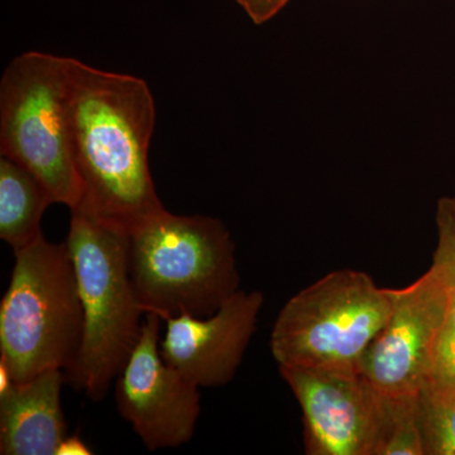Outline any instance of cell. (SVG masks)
<instances>
[{"instance_id": "obj_3", "label": "cell", "mask_w": 455, "mask_h": 455, "mask_svg": "<svg viewBox=\"0 0 455 455\" xmlns=\"http://www.w3.org/2000/svg\"><path fill=\"white\" fill-rule=\"evenodd\" d=\"M65 243L84 310L82 350L66 379L99 403L136 348L146 313L128 266L127 229L76 206Z\"/></svg>"}, {"instance_id": "obj_8", "label": "cell", "mask_w": 455, "mask_h": 455, "mask_svg": "<svg viewBox=\"0 0 455 455\" xmlns=\"http://www.w3.org/2000/svg\"><path fill=\"white\" fill-rule=\"evenodd\" d=\"M391 293L390 316L358 370L381 394H419L429 379L451 289L430 267L414 283Z\"/></svg>"}, {"instance_id": "obj_2", "label": "cell", "mask_w": 455, "mask_h": 455, "mask_svg": "<svg viewBox=\"0 0 455 455\" xmlns=\"http://www.w3.org/2000/svg\"><path fill=\"white\" fill-rule=\"evenodd\" d=\"M235 244L205 215L164 211L128 230V266L140 307L163 320L212 315L239 290Z\"/></svg>"}, {"instance_id": "obj_1", "label": "cell", "mask_w": 455, "mask_h": 455, "mask_svg": "<svg viewBox=\"0 0 455 455\" xmlns=\"http://www.w3.org/2000/svg\"><path fill=\"white\" fill-rule=\"evenodd\" d=\"M68 106L77 206L127 230L164 211L149 171L156 107L145 80L68 57Z\"/></svg>"}, {"instance_id": "obj_10", "label": "cell", "mask_w": 455, "mask_h": 455, "mask_svg": "<svg viewBox=\"0 0 455 455\" xmlns=\"http://www.w3.org/2000/svg\"><path fill=\"white\" fill-rule=\"evenodd\" d=\"M263 301L262 292L238 290L212 315L170 317L160 346L164 361L197 387L227 385L241 366Z\"/></svg>"}, {"instance_id": "obj_14", "label": "cell", "mask_w": 455, "mask_h": 455, "mask_svg": "<svg viewBox=\"0 0 455 455\" xmlns=\"http://www.w3.org/2000/svg\"><path fill=\"white\" fill-rule=\"evenodd\" d=\"M425 455H455V385L419 392Z\"/></svg>"}, {"instance_id": "obj_4", "label": "cell", "mask_w": 455, "mask_h": 455, "mask_svg": "<svg viewBox=\"0 0 455 455\" xmlns=\"http://www.w3.org/2000/svg\"><path fill=\"white\" fill-rule=\"evenodd\" d=\"M14 257L0 304V359L14 383L52 368L68 373L82 350L84 310L68 245L41 235Z\"/></svg>"}, {"instance_id": "obj_13", "label": "cell", "mask_w": 455, "mask_h": 455, "mask_svg": "<svg viewBox=\"0 0 455 455\" xmlns=\"http://www.w3.org/2000/svg\"><path fill=\"white\" fill-rule=\"evenodd\" d=\"M374 455H425L419 394H382V416Z\"/></svg>"}, {"instance_id": "obj_16", "label": "cell", "mask_w": 455, "mask_h": 455, "mask_svg": "<svg viewBox=\"0 0 455 455\" xmlns=\"http://www.w3.org/2000/svg\"><path fill=\"white\" fill-rule=\"evenodd\" d=\"M455 385V290H451L447 315L434 350L429 379L425 386ZM424 386V387H425ZM423 387V388H424Z\"/></svg>"}, {"instance_id": "obj_9", "label": "cell", "mask_w": 455, "mask_h": 455, "mask_svg": "<svg viewBox=\"0 0 455 455\" xmlns=\"http://www.w3.org/2000/svg\"><path fill=\"white\" fill-rule=\"evenodd\" d=\"M304 415L310 455H374L382 394L357 370L278 367Z\"/></svg>"}, {"instance_id": "obj_5", "label": "cell", "mask_w": 455, "mask_h": 455, "mask_svg": "<svg viewBox=\"0 0 455 455\" xmlns=\"http://www.w3.org/2000/svg\"><path fill=\"white\" fill-rule=\"evenodd\" d=\"M0 155L25 167L53 203L74 209L83 199L75 164L68 57L29 51L0 82Z\"/></svg>"}, {"instance_id": "obj_6", "label": "cell", "mask_w": 455, "mask_h": 455, "mask_svg": "<svg viewBox=\"0 0 455 455\" xmlns=\"http://www.w3.org/2000/svg\"><path fill=\"white\" fill-rule=\"evenodd\" d=\"M392 310L391 289L370 275L338 269L283 305L272 331L278 367L358 370Z\"/></svg>"}, {"instance_id": "obj_11", "label": "cell", "mask_w": 455, "mask_h": 455, "mask_svg": "<svg viewBox=\"0 0 455 455\" xmlns=\"http://www.w3.org/2000/svg\"><path fill=\"white\" fill-rule=\"evenodd\" d=\"M64 371H44L0 394V454L56 455L66 436Z\"/></svg>"}, {"instance_id": "obj_7", "label": "cell", "mask_w": 455, "mask_h": 455, "mask_svg": "<svg viewBox=\"0 0 455 455\" xmlns=\"http://www.w3.org/2000/svg\"><path fill=\"white\" fill-rule=\"evenodd\" d=\"M161 320L146 314L139 343L116 382L119 414L151 451L187 444L200 415V387L161 355Z\"/></svg>"}, {"instance_id": "obj_15", "label": "cell", "mask_w": 455, "mask_h": 455, "mask_svg": "<svg viewBox=\"0 0 455 455\" xmlns=\"http://www.w3.org/2000/svg\"><path fill=\"white\" fill-rule=\"evenodd\" d=\"M438 245L431 268L438 272L449 289L455 290V196H444L436 206Z\"/></svg>"}, {"instance_id": "obj_18", "label": "cell", "mask_w": 455, "mask_h": 455, "mask_svg": "<svg viewBox=\"0 0 455 455\" xmlns=\"http://www.w3.org/2000/svg\"><path fill=\"white\" fill-rule=\"evenodd\" d=\"M92 451L79 435H66L64 440L60 443L57 448L56 455H89Z\"/></svg>"}, {"instance_id": "obj_17", "label": "cell", "mask_w": 455, "mask_h": 455, "mask_svg": "<svg viewBox=\"0 0 455 455\" xmlns=\"http://www.w3.org/2000/svg\"><path fill=\"white\" fill-rule=\"evenodd\" d=\"M291 0H236L256 25H263L280 13Z\"/></svg>"}, {"instance_id": "obj_12", "label": "cell", "mask_w": 455, "mask_h": 455, "mask_svg": "<svg viewBox=\"0 0 455 455\" xmlns=\"http://www.w3.org/2000/svg\"><path fill=\"white\" fill-rule=\"evenodd\" d=\"M53 200L25 167L0 156V238L13 251L44 235L41 220Z\"/></svg>"}]
</instances>
